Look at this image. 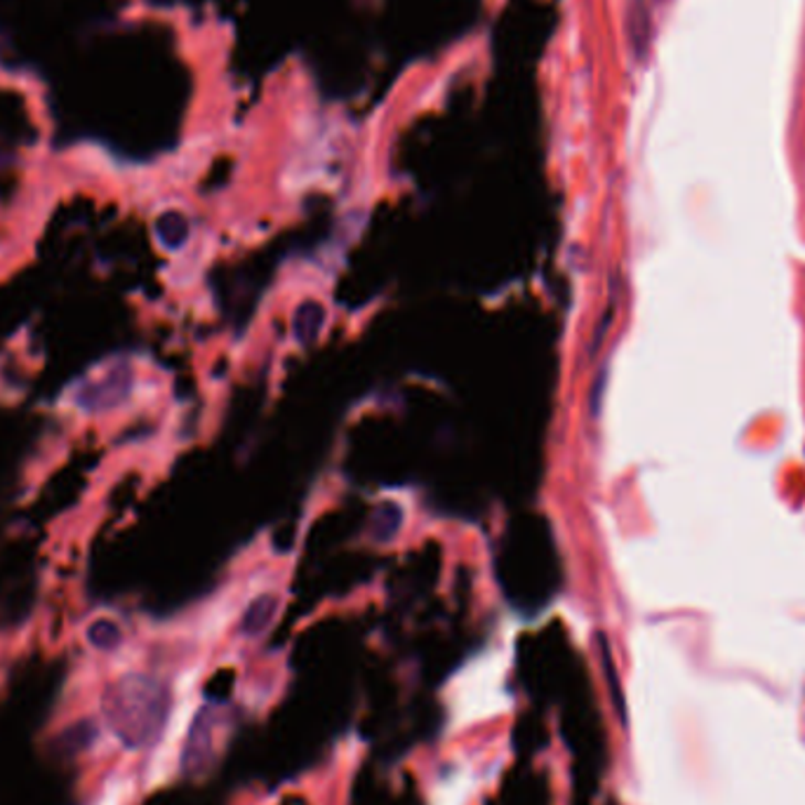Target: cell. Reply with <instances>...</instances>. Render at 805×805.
I'll use <instances>...</instances> for the list:
<instances>
[{"label": "cell", "instance_id": "2", "mask_svg": "<svg viewBox=\"0 0 805 805\" xmlns=\"http://www.w3.org/2000/svg\"><path fill=\"white\" fill-rule=\"evenodd\" d=\"M276 610H278V597H273V593H261V597H257L248 608H245L238 626L240 634L248 638L265 634L276 618Z\"/></svg>", "mask_w": 805, "mask_h": 805}, {"label": "cell", "instance_id": "6", "mask_svg": "<svg viewBox=\"0 0 805 805\" xmlns=\"http://www.w3.org/2000/svg\"><path fill=\"white\" fill-rule=\"evenodd\" d=\"M599 645H601V659H603V669H605V678H608V686H610L612 702H615L618 713L622 716V721H624V702H622V693H620V686H618L615 664H612L610 647H608V641H605V636H603V634H599Z\"/></svg>", "mask_w": 805, "mask_h": 805}, {"label": "cell", "instance_id": "1", "mask_svg": "<svg viewBox=\"0 0 805 805\" xmlns=\"http://www.w3.org/2000/svg\"><path fill=\"white\" fill-rule=\"evenodd\" d=\"M170 697L161 684L144 676L118 680L104 695V713L111 730L126 747L139 749L151 744L168 721Z\"/></svg>", "mask_w": 805, "mask_h": 805}, {"label": "cell", "instance_id": "3", "mask_svg": "<svg viewBox=\"0 0 805 805\" xmlns=\"http://www.w3.org/2000/svg\"><path fill=\"white\" fill-rule=\"evenodd\" d=\"M323 325H325V309L321 302L309 300L297 307L294 316H292V332H294L297 342L311 346L319 340Z\"/></svg>", "mask_w": 805, "mask_h": 805}, {"label": "cell", "instance_id": "4", "mask_svg": "<svg viewBox=\"0 0 805 805\" xmlns=\"http://www.w3.org/2000/svg\"><path fill=\"white\" fill-rule=\"evenodd\" d=\"M400 523H402V512L400 506L394 504V502H384L379 504L375 514H373V537L377 541H389L396 537V533L400 530Z\"/></svg>", "mask_w": 805, "mask_h": 805}, {"label": "cell", "instance_id": "5", "mask_svg": "<svg viewBox=\"0 0 805 805\" xmlns=\"http://www.w3.org/2000/svg\"><path fill=\"white\" fill-rule=\"evenodd\" d=\"M159 236H161L165 248L180 250L182 245L186 243V238H189V224L182 215L170 213L159 222Z\"/></svg>", "mask_w": 805, "mask_h": 805}, {"label": "cell", "instance_id": "7", "mask_svg": "<svg viewBox=\"0 0 805 805\" xmlns=\"http://www.w3.org/2000/svg\"><path fill=\"white\" fill-rule=\"evenodd\" d=\"M603 384H605V371L597 377V384H593V394H591V412H593V415H599V408H601Z\"/></svg>", "mask_w": 805, "mask_h": 805}, {"label": "cell", "instance_id": "8", "mask_svg": "<svg viewBox=\"0 0 805 805\" xmlns=\"http://www.w3.org/2000/svg\"><path fill=\"white\" fill-rule=\"evenodd\" d=\"M632 20H634L636 24H647V12L643 10V6H641V12H634V14H632ZM636 39L645 41V39H647V31H645V29H638V36H636Z\"/></svg>", "mask_w": 805, "mask_h": 805}]
</instances>
